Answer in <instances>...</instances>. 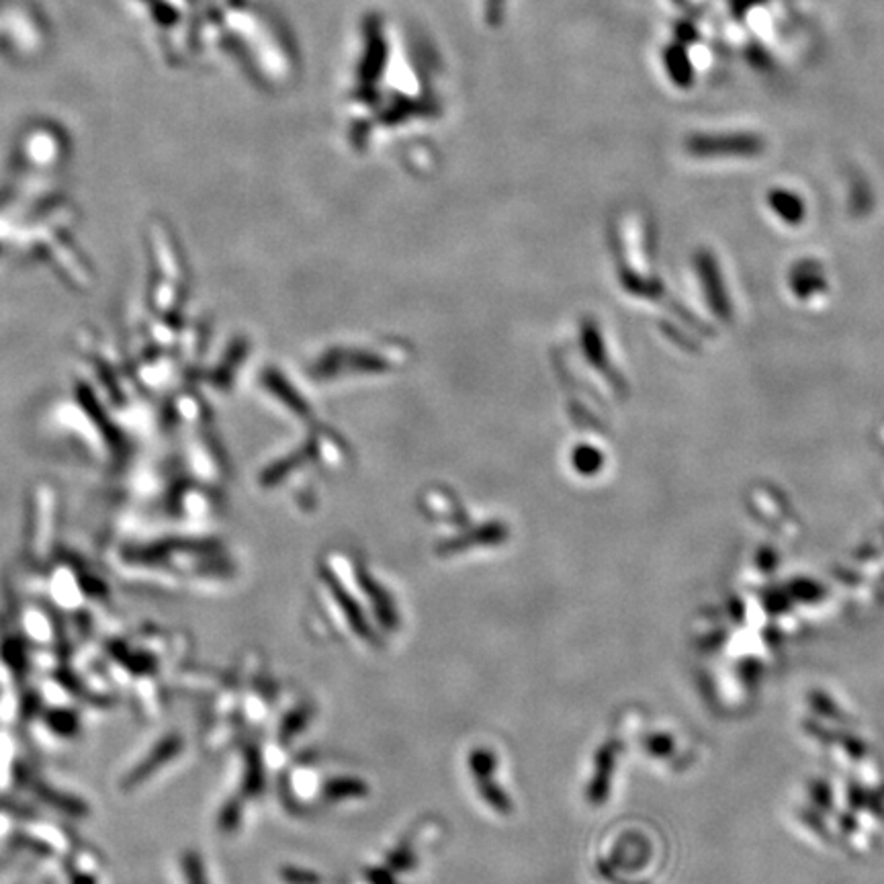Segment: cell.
Masks as SVG:
<instances>
[{"label":"cell","mask_w":884,"mask_h":884,"mask_svg":"<svg viewBox=\"0 0 884 884\" xmlns=\"http://www.w3.org/2000/svg\"><path fill=\"white\" fill-rule=\"evenodd\" d=\"M479 5H481V13H486L489 21H492L489 15H494V19H496V17H500L502 9H504L502 0H479Z\"/></svg>","instance_id":"cell-1"}]
</instances>
